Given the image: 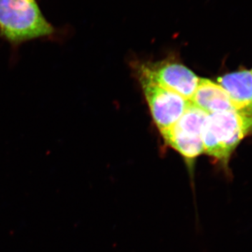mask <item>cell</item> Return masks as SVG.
I'll return each mask as SVG.
<instances>
[{
    "label": "cell",
    "instance_id": "obj_1",
    "mask_svg": "<svg viewBox=\"0 0 252 252\" xmlns=\"http://www.w3.org/2000/svg\"><path fill=\"white\" fill-rule=\"evenodd\" d=\"M56 34L36 0H0V38L14 51L28 41L52 39Z\"/></svg>",
    "mask_w": 252,
    "mask_h": 252
},
{
    "label": "cell",
    "instance_id": "obj_2",
    "mask_svg": "<svg viewBox=\"0 0 252 252\" xmlns=\"http://www.w3.org/2000/svg\"><path fill=\"white\" fill-rule=\"evenodd\" d=\"M252 132V117L234 111L208 114L204 123V153L229 175L230 158L244 137Z\"/></svg>",
    "mask_w": 252,
    "mask_h": 252
},
{
    "label": "cell",
    "instance_id": "obj_3",
    "mask_svg": "<svg viewBox=\"0 0 252 252\" xmlns=\"http://www.w3.org/2000/svg\"><path fill=\"white\" fill-rule=\"evenodd\" d=\"M207 115L190 103L175 125L161 132L167 144L185 159L192 182L195 160L204 153L203 128Z\"/></svg>",
    "mask_w": 252,
    "mask_h": 252
},
{
    "label": "cell",
    "instance_id": "obj_4",
    "mask_svg": "<svg viewBox=\"0 0 252 252\" xmlns=\"http://www.w3.org/2000/svg\"><path fill=\"white\" fill-rule=\"evenodd\" d=\"M137 72L156 125L160 132L168 130L183 115L190 101L159 85L139 69Z\"/></svg>",
    "mask_w": 252,
    "mask_h": 252
},
{
    "label": "cell",
    "instance_id": "obj_5",
    "mask_svg": "<svg viewBox=\"0 0 252 252\" xmlns=\"http://www.w3.org/2000/svg\"><path fill=\"white\" fill-rule=\"evenodd\" d=\"M137 69L147 74L159 85L190 101L200 78L188 67L173 61L140 64Z\"/></svg>",
    "mask_w": 252,
    "mask_h": 252
},
{
    "label": "cell",
    "instance_id": "obj_6",
    "mask_svg": "<svg viewBox=\"0 0 252 252\" xmlns=\"http://www.w3.org/2000/svg\"><path fill=\"white\" fill-rule=\"evenodd\" d=\"M229 95L235 112L252 117V74L248 70L230 73L218 79Z\"/></svg>",
    "mask_w": 252,
    "mask_h": 252
},
{
    "label": "cell",
    "instance_id": "obj_7",
    "mask_svg": "<svg viewBox=\"0 0 252 252\" xmlns=\"http://www.w3.org/2000/svg\"><path fill=\"white\" fill-rule=\"evenodd\" d=\"M190 102L207 114L234 111L226 91L210 79H200Z\"/></svg>",
    "mask_w": 252,
    "mask_h": 252
},
{
    "label": "cell",
    "instance_id": "obj_8",
    "mask_svg": "<svg viewBox=\"0 0 252 252\" xmlns=\"http://www.w3.org/2000/svg\"><path fill=\"white\" fill-rule=\"evenodd\" d=\"M251 73H252V70L251 71Z\"/></svg>",
    "mask_w": 252,
    "mask_h": 252
}]
</instances>
